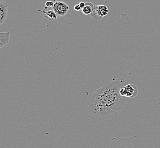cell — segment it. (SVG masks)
Wrapping results in <instances>:
<instances>
[{"label":"cell","mask_w":160,"mask_h":148,"mask_svg":"<svg viewBox=\"0 0 160 148\" xmlns=\"http://www.w3.org/2000/svg\"><path fill=\"white\" fill-rule=\"evenodd\" d=\"M52 8L58 17L64 16L69 9V7L68 5L62 1L56 2L54 3Z\"/></svg>","instance_id":"4"},{"label":"cell","mask_w":160,"mask_h":148,"mask_svg":"<svg viewBox=\"0 0 160 148\" xmlns=\"http://www.w3.org/2000/svg\"><path fill=\"white\" fill-rule=\"evenodd\" d=\"M38 11L44 13L45 17L49 19V20H56L58 19V16L56 15V13L55 12V11L53 10H49L48 12H45L44 10H38Z\"/></svg>","instance_id":"8"},{"label":"cell","mask_w":160,"mask_h":148,"mask_svg":"<svg viewBox=\"0 0 160 148\" xmlns=\"http://www.w3.org/2000/svg\"><path fill=\"white\" fill-rule=\"evenodd\" d=\"M122 85L115 82H107L94 92L88 96L86 108L98 121L117 117L124 106V96L120 93Z\"/></svg>","instance_id":"1"},{"label":"cell","mask_w":160,"mask_h":148,"mask_svg":"<svg viewBox=\"0 0 160 148\" xmlns=\"http://www.w3.org/2000/svg\"><path fill=\"white\" fill-rule=\"evenodd\" d=\"M8 7L6 3L1 1L0 3V25H2L6 20L8 16Z\"/></svg>","instance_id":"5"},{"label":"cell","mask_w":160,"mask_h":148,"mask_svg":"<svg viewBox=\"0 0 160 148\" xmlns=\"http://www.w3.org/2000/svg\"><path fill=\"white\" fill-rule=\"evenodd\" d=\"M74 9L75 10H76V11H80L82 9H81V8L80 7V5L79 4H78V5H76L74 7Z\"/></svg>","instance_id":"10"},{"label":"cell","mask_w":160,"mask_h":148,"mask_svg":"<svg viewBox=\"0 0 160 148\" xmlns=\"http://www.w3.org/2000/svg\"><path fill=\"white\" fill-rule=\"evenodd\" d=\"M79 5H80V7L81 8V9H83V8L86 5V3H83V2H81V3H79Z\"/></svg>","instance_id":"11"},{"label":"cell","mask_w":160,"mask_h":148,"mask_svg":"<svg viewBox=\"0 0 160 148\" xmlns=\"http://www.w3.org/2000/svg\"><path fill=\"white\" fill-rule=\"evenodd\" d=\"M108 9L105 5H97L94 7L92 12L91 13V17L94 19H99L108 15Z\"/></svg>","instance_id":"3"},{"label":"cell","mask_w":160,"mask_h":148,"mask_svg":"<svg viewBox=\"0 0 160 148\" xmlns=\"http://www.w3.org/2000/svg\"><path fill=\"white\" fill-rule=\"evenodd\" d=\"M45 5L46 6L47 8H49V7H53L54 5V3H53L52 1H48L45 3Z\"/></svg>","instance_id":"9"},{"label":"cell","mask_w":160,"mask_h":148,"mask_svg":"<svg viewBox=\"0 0 160 148\" xmlns=\"http://www.w3.org/2000/svg\"><path fill=\"white\" fill-rule=\"evenodd\" d=\"M95 6L93 5V3L90 2L86 3V5L82 9V12L85 15H89L92 12L93 10L94 9Z\"/></svg>","instance_id":"7"},{"label":"cell","mask_w":160,"mask_h":148,"mask_svg":"<svg viewBox=\"0 0 160 148\" xmlns=\"http://www.w3.org/2000/svg\"><path fill=\"white\" fill-rule=\"evenodd\" d=\"M139 90L136 86L132 84H127L120 88V95L126 98H134L138 94Z\"/></svg>","instance_id":"2"},{"label":"cell","mask_w":160,"mask_h":148,"mask_svg":"<svg viewBox=\"0 0 160 148\" xmlns=\"http://www.w3.org/2000/svg\"><path fill=\"white\" fill-rule=\"evenodd\" d=\"M10 38V32L0 33V49H2L9 43Z\"/></svg>","instance_id":"6"}]
</instances>
